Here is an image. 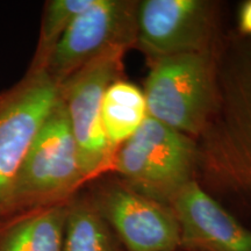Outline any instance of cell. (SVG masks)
<instances>
[{
	"label": "cell",
	"instance_id": "obj_2",
	"mask_svg": "<svg viewBox=\"0 0 251 251\" xmlns=\"http://www.w3.org/2000/svg\"><path fill=\"white\" fill-rule=\"evenodd\" d=\"M197 141L147 117L114 152L109 170L135 192L170 207L179 191L194 180Z\"/></svg>",
	"mask_w": 251,
	"mask_h": 251
},
{
	"label": "cell",
	"instance_id": "obj_3",
	"mask_svg": "<svg viewBox=\"0 0 251 251\" xmlns=\"http://www.w3.org/2000/svg\"><path fill=\"white\" fill-rule=\"evenodd\" d=\"M143 93L149 117L198 137L216 103V62L212 51L153 59Z\"/></svg>",
	"mask_w": 251,
	"mask_h": 251
},
{
	"label": "cell",
	"instance_id": "obj_5",
	"mask_svg": "<svg viewBox=\"0 0 251 251\" xmlns=\"http://www.w3.org/2000/svg\"><path fill=\"white\" fill-rule=\"evenodd\" d=\"M59 99L61 84L46 70H27L0 93V219L9 216L21 165Z\"/></svg>",
	"mask_w": 251,
	"mask_h": 251
},
{
	"label": "cell",
	"instance_id": "obj_6",
	"mask_svg": "<svg viewBox=\"0 0 251 251\" xmlns=\"http://www.w3.org/2000/svg\"><path fill=\"white\" fill-rule=\"evenodd\" d=\"M127 50L126 47L109 49L61 84V100L77 143L86 183L111 166L113 152L103 133L101 103L107 87L121 78Z\"/></svg>",
	"mask_w": 251,
	"mask_h": 251
},
{
	"label": "cell",
	"instance_id": "obj_4",
	"mask_svg": "<svg viewBox=\"0 0 251 251\" xmlns=\"http://www.w3.org/2000/svg\"><path fill=\"white\" fill-rule=\"evenodd\" d=\"M85 184L77 143L59 99L21 165L9 216L67 202Z\"/></svg>",
	"mask_w": 251,
	"mask_h": 251
},
{
	"label": "cell",
	"instance_id": "obj_15",
	"mask_svg": "<svg viewBox=\"0 0 251 251\" xmlns=\"http://www.w3.org/2000/svg\"><path fill=\"white\" fill-rule=\"evenodd\" d=\"M238 25L243 34L251 36V0L244 2L241 7L240 17H238Z\"/></svg>",
	"mask_w": 251,
	"mask_h": 251
},
{
	"label": "cell",
	"instance_id": "obj_14",
	"mask_svg": "<svg viewBox=\"0 0 251 251\" xmlns=\"http://www.w3.org/2000/svg\"><path fill=\"white\" fill-rule=\"evenodd\" d=\"M92 2L93 0H50L46 2L35 54L28 70H45L47 61L63 34Z\"/></svg>",
	"mask_w": 251,
	"mask_h": 251
},
{
	"label": "cell",
	"instance_id": "obj_8",
	"mask_svg": "<svg viewBox=\"0 0 251 251\" xmlns=\"http://www.w3.org/2000/svg\"><path fill=\"white\" fill-rule=\"evenodd\" d=\"M125 251H177L180 231L169 206L135 192L124 183L100 184L89 191Z\"/></svg>",
	"mask_w": 251,
	"mask_h": 251
},
{
	"label": "cell",
	"instance_id": "obj_10",
	"mask_svg": "<svg viewBox=\"0 0 251 251\" xmlns=\"http://www.w3.org/2000/svg\"><path fill=\"white\" fill-rule=\"evenodd\" d=\"M185 251H251V229L241 224L198 180L170 203Z\"/></svg>",
	"mask_w": 251,
	"mask_h": 251
},
{
	"label": "cell",
	"instance_id": "obj_7",
	"mask_svg": "<svg viewBox=\"0 0 251 251\" xmlns=\"http://www.w3.org/2000/svg\"><path fill=\"white\" fill-rule=\"evenodd\" d=\"M137 5L129 0H93L63 34L45 70L62 84L109 49H129L136 43Z\"/></svg>",
	"mask_w": 251,
	"mask_h": 251
},
{
	"label": "cell",
	"instance_id": "obj_11",
	"mask_svg": "<svg viewBox=\"0 0 251 251\" xmlns=\"http://www.w3.org/2000/svg\"><path fill=\"white\" fill-rule=\"evenodd\" d=\"M67 203L0 219V251H62Z\"/></svg>",
	"mask_w": 251,
	"mask_h": 251
},
{
	"label": "cell",
	"instance_id": "obj_13",
	"mask_svg": "<svg viewBox=\"0 0 251 251\" xmlns=\"http://www.w3.org/2000/svg\"><path fill=\"white\" fill-rule=\"evenodd\" d=\"M147 117L146 97L139 86L119 78L107 87L101 103V122L113 156Z\"/></svg>",
	"mask_w": 251,
	"mask_h": 251
},
{
	"label": "cell",
	"instance_id": "obj_9",
	"mask_svg": "<svg viewBox=\"0 0 251 251\" xmlns=\"http://www.w3.org/2000/svg\"><path fill=\"white\" fill-rule=\"evenodd\" d=\"M213 5L205 0H143L137 5L136 43L151 59L209 50Z\"/></svg>",
	"mask_w": 251,
	"mask_h": 251
},
{
	"label": "cell",
	"instance_id": "obj_12",
	"mask_svg": "<svg viewBox=\"0 0 251 251\" xmlns=\"http://www.w3.org/2000/svg\"><path fill=\"white\" fill-rule=\"evenodd\" d=\"M62 251H125L89 192H78L67 203Z\"/></svg>",
	"mask_w": 251,
	"mask_h": 251
},
{
	"label": "cell",
	"instance_id": "obj_1",
	"mask_svg": "<svg viewBox=\"0 0 251 251\" xmlns=\"http://www.w3.org/2000/svg\"><path fill=\"white\" fill-rule=\"evenodd\" d=\"M206 185L251 205V42H238L216 68V103L198 136Z\"/></svg>",
	"mask_w": 251,
	"mask_h": 251
}]
</instances>
